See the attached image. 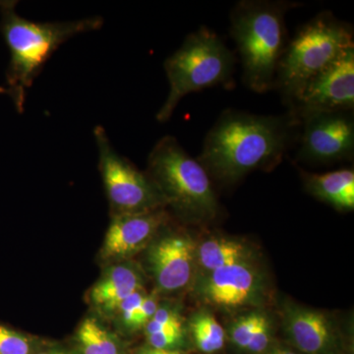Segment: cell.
<instances>
[{
    "instance_id": "obj_1",
    "label": "cell",
    "mask_w": 354,
    "mask_h": 354,
    "mask_svg": "<svg viewBox=\"0 0 354 354\" xmlns=\"http://www.w3.org/2000/svg\"><path fill=\"white\" fill-rule=\"evenodd\" d=\"M300 120L285 115H258L227 109L205 137L197 160L209 177L232 184L258 169L279 164L298 140Z\"/></svg>"
},
{
    "instance_id": "obj_2",
    "label": "cell",
    "mask_w": 354,
    "mask_h": 354,
    "mask_svg": "<svg viewBox=\"0 0 354 354\" xmlns=\"http://www.w3.org/2000/svg\"><path fill=\"white\" fill-rule=\"evenodd\" d=\"M16 1H0V31L10 53L7 92L18 113L24 111L28 88L62 44L82 32L101 29L100 16L66 22H35L16 12Z\"/></svg>"
},
{
    "instance_id": "obj_3",
    "label": "cell",
    "mask_w": 354,
    "mask_h": 354,
    "mask_svg": "<svg viewBox=\"0 0 354 354\" xmlns=\"http://www.w3.org/2000/svg\"><path fill=\"white\" fill-rule=\"evenodd\" d=\"M290 1L243 0L230 14V34L236 44L247 87L264 94L274 87L277 70L288 46L286 14Z\"/></svg>"
},
{
    "instance_id": "obj_4",
    "label": "cell",
    "mask_w": 354,
    "mask_h": 354,
    "mask_svg": "<svg viewBox=\"0 0 354 354\" xmlns=\"http://www.w3.org/2000/svg\"><path fill=\"white\" fill-rule=\"evenodd\" d=\"M148 176L165 204L184 218L201 221L216 216L218 202L211 177L174 137H162L153 146L148 158Z\"/></svg>"
},
{
    "instance_id": "obj_5",
    "label": "cell",
    "mask_w": 354,
    "mask_h": 354,
    "mask_svg": "<svg viewBox=\"0 0 354 354\" xmlns=\"http://www.w3.org/2000/svg\"><path fill=\"white\" fill-rule=\"evenodd\" d=\"M354 48L353 29L322 12L298 29L279 60L274 87L290 104L305 84Z\"/></svg>"
},
{
    "instance_id": "obj_6",
    "label": "cell",
    "mask_w": 354,
    "mask_h": 354,
    "mask_svg": "<svg viewBox=\"0 0 354 354\" xmlns=\"http://www.w3.org/2000/svg\"><path fill=\"white\" fill-rule=\"evenodd\" d=\"M164 66L169 94L157 113L160 122L171 118L185 95L232 83L235 57L215 32L201 27L186 37L180 48L167 58Z\"/></svg>"
},
{
    "instance_id": "obj_7",
    "label": "cell",
    "mask_w": 354,
    "mask_h": 354,
    "mask_svg": "<svg viewBox=\"0 0 354 354\" xmlns=\"http://www.w3.org/2000/svg\"><path fill=\"white\" fill-rule=\"evenodd\" d=\"M94 135L99 150V169L113 215L162 209L164 197L148 174L140 171L114 150L104 127H95Z\"/></svg>"
},
{
    "instance_id": "obj_8",
    "label": "cell",
    "mask_w": 354,
    "mask_h": 354,
    "mask_svg": "<svg viewBox=\"0 0 354 354\" xmlns=\"http://www.w3.org/2000/svg\"><path fill=\"white\" fill-rule=\"evenodd\" d=\"M353 111H315L300 120L297 158L330 165L349 160L354 153Z\"/></svg>"
},
{
    "instance_id": "obj_9",
    "label": "cell",
    "mask_w": 354,
    "mask_h": 354,
    "mask_svg": "<svg viewBox=\"0 0 354 354\" xmlns=\"http://www.w3.org/2000/svg\"><path fill=\"white\" fill-rule=\"evenodd\" d=\"M288 106L297 118L315 111H353L354 48L305 84Z\"/></svg>"
},
{
    "instance_id": "obj_10",
    "label": "cell",
    "mask_w": 354,
    "mask_h": 354,
    "mask_svg": "<svg viewBox=\"0 0 354 354\" xmlns=\"http://www.w3.org/2000/svg\"><path fill=\"white\" fill-rule=\"evenodd\" d=\"M264 290L262 274L250 262L236 263L205 274L197 285L203 301L223 309L257 304Z\"/></svg>"
},
{
    "instance_id": "obj_11",
    "label": "cell",
    "mask_w": 354,
    "mask_h": 354,
    "mask_svg": "<svg viewBox=\"0 0 354 354\" xmlns=\"http://www.w3.org/2000/svg\"><path fill=\"white\" fill-rule=\"evenodd\" d=\"M194 241L188 235L172 234L150 246L148 262L158 291L176 292L189 285L196 266Z\"/></svg>"
},
{
    "instance_id": "obj_12",
    "label": "cell",
    "mask_w": 354,
    "mask_h": 354,
    "mask_svg": "<svg viewBox=\"0 0 354 354\" xmlns=\"http://www.w3.org/2000/svg\"><path fill=\"white\" fill-rule=\"evenodd\" d=\"M167 215L162 209L113 216L106 230L100 258L104 262H125L150 245Z\"/></svg>"
},
{
    "instance_id": "obj_13",
    "label": "cell",
    "mask_w": 354,
    "mask_h": 354,
    "mask_svg": "<svg viewBox=\"0 0 354 354\" xmlns=\"http://www.w3.org/2000/svg\"><path fill=\"white\" fill-rule=\"evenodd\" d=\"M291 342L304 354H342L339 330L327 314L318 310L288 305L283 317Z\"/></svg>"
},
{
    "instance_id": "obj_14",
    "label": "cell",
    "mask_w": 354,
    "mask_h": 354,
    "mask_svg": "<svg viewBox=\"0 0 354 354\" xmlns=\"http://www.w3.org/2000/svg\"><path fill=\"white\" fill-rule=\"evenodd\" d=\"M144 290V279L136 266L122 262L111 266L90 290V301L104 315L113 316L123 299Z\"/></svg>"
},
{
    "instance_id": "obj_15",
    "label": "cell",
    "mask_w": 354,
    "mask_h": 354,
    "mask_svg": "<svg viewBox=\"0 0 354 354\" xmlns=\"http://www.w3.org/2000/svg\"><path fill=\"white\" fill-rule=\"evenodd\" d=\"M305 185L313 196L341 211L354 209V171L353 169L323 174H304Z\"/></svg>"
},
{
    "instance_id": "obj_16",
    "label": "cell",
    "mask_w": 354,
    "mask_h": 354,
    "mask_svg": "<svg viewBox=\"0 0 354 354\" xmlns=\"http://www.w3.org/2000/svg\"><path fill=\"white\" fill-rule=\"evenodd\" d=\"M250 260L251 250L248 246L230 237H212L196 249V265L206 274Z\"/></svg>"
},
{
    "instance_id": "obj_17",
    "label": "cell",
    "mask_w": 354,
    "mask_h": 354,
    "mask_svg": "<svg viewBox=\"0 0 354 354\" xmlns=\"http://www.w3.org/2000/svg\"><path fill=\"white\" fill-rule=\"evenodd\" d=\"M76 337L82 354L122 353L118 337L97 319L92 317L86 318L81 323Z\"/></svg>"
},
{
    "instance_id": "obj_18",
    "label": "cell",
    "mask_w": 354,
    "mask_h": 354,
    "mask_svg": "<svg viewBox=\"0 0 354 354\" xmlns=\"http://www.w3.org/2000/svg\"><path fill=\"white\" fill-rule=\"evenodd\" d=\"M189 327L195 346L201 353H216L225 346V330L209 311L201 310L194 314Z\"/></svg>"
},
{
    "instance_id": "obj_19",
    "label": "cell",
    "mask_w": 354,
    "mask_h": 354,
    "mask_svg": "<svg viewBox=\"0 0 354 354\" xmlns=\"http://www.w3.org/2000/svg\"><path fill=\"white\" fill-rule=\"evenodd\" d=\"M32 337L0 324V354H32Z\"/></svg>"
},
{
    "instance_id": "obj_20",
    "label": "cell",
    "mask_w": 354,
    "mask_h": 354,
    "mask_svg": "<svg viewBox=\"0 0 354 354\" xmlns=\"http://www.w3.org/2000/svg\"><path fill=\"white\" fill-rule=\"evenodd\" d=\"M262 313L253 312L235 320L230 328V339L236 348L245 351L252 339Z\"/></svg>"
},
{
    "instance_id": "obj_21",
    "label": "cell",
    "mask_w": 354,
    "mask_h": 354,
    "mask_svg": "<svg viewBox=\"0 0 354 354\" xmlns=\"http://www.w3.org/2000/svg\"><path fill=\"white\" fill-rule=\"evenodd\" d=\"M174 328H183V317L178 310L171 304H160L155 315L147 324L144 330L145 335H148Z\"/></svg>"
},
{
    "instance_id": "obj_22",
    "label": "cell",
    "mask_w": 354,
    "mask_h": 354,
    "mask_svg": "<svg viewBox=\"0 0 354 354\" xmlns=\"http://www.w3.org/2000/svg\"><path fill=\"white\" fill-rule=\"evenodd\" d=\"M149 346L164 351H174L184 342V328H174L146 335Z\"/></svg>"
},
{
    "instance_id": "obj_23",
    "label": "cell",
    "mask_w": 354,
    "mask_h": 354,
    "mask_svg": "<svg viewBox=\"0 0 354 354\" xmlns=\"http://www.w3.org/2000/svg\"><path fill=\"white\" fill-rule=\"evenodd\" d=\"M160 301H158V293L157 290L151 293H147L143 302L140 305L139 308L135 312L131 322L127 330H137L145 328L147 324L150 322L151 319L155 315Z\"/></svg>"
},
{
    "instance_id": "obj_24",
    "label": "cell",
    "mask_w": 354,
    "mask_h": 354,
    "mask_svg": "<svg viewBox=\"0 0 354 354\" xmlns=\"http://www.w3.org/2000/svg\"><path fill=\"white\" fill-rule=\"evenodd\" d=\"M272 339V326L270 319L265 314L262 313L260 317L259 323L246 351L252 354H261L265 353L271 344Z\"/></svg>"
},
{
    "instance_id": "obj_25",
    "label": "cell",
    "mask_w": 354,
    "mask_h": 354,
    "mask_svg": "<svg viewBox=\"0 0 354 354\" xmlns=\"http://www.w3.org/2000/svg\"><path fill=\"white\" fill-rule=\"evenodd\" d=\"M135 354H185L181 353V351H177V349H174V351H164V349H156L150 348H143L139 349Z\"/></svg>"
},
{
    "instance_id": "obj_26",
    "label": "cell",
    "mask_w": 354,
    "mask_h": 354,
    "mask_svg": "<svg viewBox=\"0 0 354 354\" xmlns=\"http://www.w3.org/2000/svg\"><path fill=\"white\" fill-rule=\"evenodd\" d=\"M268 354H299L295 353V351H290V349L286 348H276L274 351H270Z\"/></svg>"
},
{
    "instance_id": "obj_27",
    "label": "cell",
    "mask_w": 354,
    "mask_h": 354,
    "mask_svg": "<svg viewBox=\"0 0 354 354\" xmlns=\"http://www.w3.org/2000/svg\"><path fill=\"white\" fill-rule=\"evenodd\" d=\"M37 354H69L67 351H62V349L53 348L48 351H41V353Z\"/></svg>"
},
{
    "instance_id": "obj_28",
    "label": "cell",
    "mask_w": 354,
    "mask_h": 354,
    "mask_svg": "<svg viewBox=\"0 0 354 354\" xmlns=\"http://www.w3.org/2000/svg\"><path fill=\"white\" fill-rule=\"evenodd\" d=\"M0 94H8V92H7V88L0 86Z\"/></svg>"
}]
</instances>
